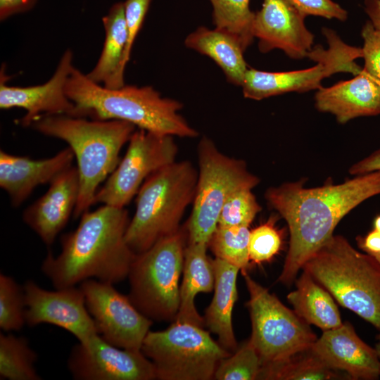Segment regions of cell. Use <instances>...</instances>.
I'll list each match as a JSON object with an SVG mask.
<instances>
[{"mask_svg": "<svg viewBox=\"0 0 380 380\" xmlns=\"http://www.w3.org/2000/svg\"><path fill=\"white\" fill-rule=\"evenodd\" d=\"M375 350L380 360V341L376 344Z\"/></svg>", "mask_w": 380, "mask_h": 380, "instance_id": "cell-43", "label": "cell"}, {"mask_svg": "<svg viewBox=\"0 0 380 380\" xmlns=\"http://www.w3.org/2000/svg\"><path fill=\"white\" fill-rule=\"evenodd\" d=\"M380 170V149L353 165L349 169L351 175H360Z\"/></svg>", "mask_w": 380, "mask_h": 380, "instance_id": "cell-39", "label": "cell"}, {"mask_svg": "<svg viewBox=\"0 0 380 380\" xmlns=\"http://www.w3.org/2000/svg\"><path fill=\"white\" fill-rule=\"evenodd\" d=\"M251 190H239L228 198L220 211L217 226L250 225L261 210V206Z\"/></svg>", "mask_w": 380, "mask_h": 380, "instance_id": "cell-33", "label": "cell"}, {"mask_svg": "<svg viewBox=\"0 0 380 380\" xmlns=\"http://www.w3.org/2000/svg\"><path fill=\"white\" fill-rule=\"evenodd\" d=\"M106 37L101 54L87 76L91 81L109 89L123 87L125 69L122 61L127 43L124 2L114 4L103 19Z\"/></svg>", "mask_w": 380, "mask_h": 380, "instance_id": "cell-24", "label": "cell"}, {"mask_svg": "<svg viewBox=\"0 0 380 380\" xmlns=\"http://www.w3.org/2000/svg\"><path fill=\"white\" fill-rule=\"evenodd\" d=\"M189 49L213 60L224 72L229 82L241 86L248 70L243 49L236 39L217 28L199 27L184 41Z\"/></svg>", "mask_w": 380, "mask_h": 380, "instance_id": "cell-25", "label": "cell"}, {"mask_svg": "<svg viewBox=\"0 0 380 380\" xmlns=\"http://www.w3.org/2000/svg\"><path fill=\"white\" fill-rule=\"evenodd\" d=\"M374 229L380 232V215L376 217L374 222Z\"/></svg>", "mask_w": 380, "mask_h": 380, "instance_id": "cell-42", "label": "cell"}, {"mask_svg": "<svg viewBox=\"0 0 380 380\" xmlns=\"http://www.w3.org/2000/svg\"><path fill=\"white\" fill-rule=\"evenodd\" d=\"M364 39L362 49L365 70L376 82L380 83V30H376L370 21L362 30Z\"/></svg>", "mask_w": 380, "mask_h": 380, "instance_id": "cell-36", "label": "cell"}, {"mask_svg": "<svg viewBox=\"0 0 380 380\" xmlns=\"http://www.w3.org/2000/svg\"><path fill=\"white\" fill-rule=\"evenodd\" d=\"M359 244L369 254L380 253V232L374 229L364 239L360 238Z\"/></svg>", "mask_w": 380, "mask_h": 380, "instance_id": "cell-40", "label": "cell"}, {"mask_svg": "<svg viewBox=\"0 0 380 380\" xmlns=\"http://www.w3.org/2000/svg\"><path fill=\"white\" fill-rule=\"evenodd\" d=\"M72 53L67 50L60 60L52 77L46 83L32 87H11L6 84L4 70H1L0 108H21L26 110L19 123L31 125L42 115H64L76 117L74 103L65 92L67 80L71 73Z\"/></svg>", "mask_w": 380, "mask_h": 380, "instance_id": "cell-16", "label": "cell"}, {"mask_svg": "<svg viewBox=\"0 0 380 380\" xmlns=\"http://www.w3.org/2000/svg\"><path fill=\"white\" fill-rule=\"evenodd\" d=\"M188 243L186 226L136 254L127 278L128 295L144 316L156 322H173L179 307V280Z\"/></svg>", "mask_w": 380, "mask_h": 380, "instance_id": "cell-7", "label": "cell"}, {"mask_svg": "<svg viewBox=\"0 0 380 380\" xmlns=\"http://www.w3.org/2000/svg\"><path fill=\"white\" fill-rule=\"evenodd\" d=\"M281 246V235L270 221L250 231L249 258L255 263L270 260L279 252Z\"/></svg>", "mask_w": 380, "mask_h": 380, "instance_id": "cell-34", "label": "cell"}, {"mask_svg": "<svg viewBox=\"0 0 380 380\" xmlns=\"http://www.w3.org/2000/svg\"><path fill=\"white\" fill-rule=\"evenodd\" d=\"M378 83V82H377ZM379 84L380 85V83H379Z\"/></svg>", "mask_w": 380, "mask_h": 380, "instance_id": "cell-46", "label": "cell"}, {"mask_svg": "<svg viewBox=\"0 0 380 380\" xmlns=\"http://www.w3.org/2000/svg\"><path fill=\"white\" fill-rule=\"evenodd\" d=\"M65 92L75 106L76 117L124 120L139 129L162 135L186 138L198 135L179 113L182 103L162 97L151 87L106 88L74 67Z\"/></svg>", "mask_w": 380, "mask_h": 380, "instance_id": "cell-3", "label": "cell"}, {"mask_svg": "<svg viewBox=\"0 0 380 380\" xmlns=\"http://www.w3.org/2000/svg\"><path fill=\"white\" fill-rule=\"evenodd\" d=\"M26 324L23 286L11 276L0 274V328L4 332L20 330Z\"/></svg>", "mask_w": 380, "mask_h": 380, "instance_id": "cell-32", "label": "cell"}, {"mask_svg": "<svg viewBox=\"0 0 380 380\" xmlns=\"http://www.w3.org/2000/svg\"><path fill=\"white\" fill-rule=\"evenodd\" d=\"M249 236L248 227L217 226L208 241V247L215 258L223 260L243 271L246 270L250 260Z\"/></svg>", "mask_w": 380, "mask_h": 380, "instance_id": "cell-30", "label": "cell"}, {"mask_svg": "<svg viewBox=\"0 0 380 380\" xmlns=\"http://www.w3.org/2000/svg\"><path fill=\"white\" fill-rule=\"evenodd\" d=\"M311 350L329 367L346 372L352 379L374 380L380 376L375 348L365 343L348 322L324 331Z\"/></svg>", "mask_w": 380, "mask_h": 380, "instance_id": "cell-19", "label": "cell"}, {"mask_svg": "<svg viewBox=\"0 0 380 380\" xmlns=\"http://www.w3.org/2000/svg\"><path fill=\"white\" fill-rule=\"evenodd\" d=\"M177 153L173 136L135 130L124 157L98 189L94 204L125 208L148 177L176 161Z\"/></svg>", "mask_w": 380, "mask_h": 380, "instance_id": "cell-12", "label": "cell"}, {"mask_svg": "<svg viewBox=\"0 0 380 380\" xmlns=\"http://www.w3.org/2000/svg\"><path fill=\"white\" fill-rule=\"evenodd\" d=\"M209 1L215 28L236 39L245 51L254 39L252 27L255 13L250 9V0Z\"/></svg>", "mask_w": 380, "mask_h": 380, "instance_id": "cell-29", "label": "cell"}, {"mask_svg": "<svg viewBox=\"0 0 380 380\" xmlns=\"http://www.w3.org/2000/svg\"><path fill=\"white\" fill-rule=\"evenodd\" d=\"M365 11L375 29L380 30V0H365Z\"/></svg>", "mask_w": 380, "mask_h": 380, "instance_id": "cell-41", "label": "cell"}, {"mask_svg": "<svg viewBox=\"0 0 380 380\" xmlns=\"http://www.w3.org/2000/svg\"><path fill=\"white\" fill-rule=\"evenodd\" d=\"M37 0H0V19L30 10Z\"/></svg>", "mask_w": 380, "mask_h": 380, "instance_id": "cell-38", "label": "cell"}, {"mask_svg": "<svg viewBox=\"0 0 380 380\" xmlns=\"http://www.w3.org/2000/svg\"><path fill=\"white\" fill-rule=\"evenodd\" d=\"M197 152V184L185 226L188 243L208 244L225 201L237 191L253 189L260 179L248 170L243 160L224 154L207 137L201 139Z\"/></svg>", "mask_w": 380, "mask_h": 380, "instance_id": "cell-8", "label": "cell"}, {"mask_svg": "<svg viewBox=\"0 0 380 380\" xmlns=\"http://www.w3.org/2000/svg\"><path fill=\"white\" fill-rule=\"evenodd\" d=\"M68 368L76 380H152L153 365L141 350L124 349L99 334L71 350Z\"/></svg>", "mask_w": 380, "mask_h": 380, "instance_id": "cell-14", "label": "cell"}, {"mask_svg": "<svg viewBox=\"0 0 380 380\" xmlns=\"http://www.w3.org/2000/svg\"><path fill=\"white\" fill-rule=\"evenodd\" d=\"M326 365L311 350L296 353L289 357L261 367L258 379L268 380H327L341 377Z\"/></svg>", "mask_w": 380, "mask_h": 380, "instance_id": "cell-27", "label": "cell"}, {"mask_svg": "<svg viewBox=\"0 0 380 380\" xmlns=\"http://www.w3.org/2000/svg\"><path fill=\"white\" fill-rule=\"evenodd\" d=\"M380 194V170L339 184L305 188L301 182L270 187L265 197L286 221L290 241L279 281L291 284L310 257L332 235L339 221L365 200Z\"/></svg>", "mask_w": 380, "mask_h": 380, "instance_id": "cell-1", "label": "cell"}, {"mask_svg": "<svg viewBox=\"0 0 380 380\" xmlns=\"http://www.w3.org/2000/svg\"><path fill=\"white\" fill-rule=\"evenodd\" d=\"M315 98L319 110L334 115L343 124L357 117L380 114V85L363 68L351 80L322 87Z\"/></svg>", "mask_w": 380, "mask_h": 380, "instance_id": "cell-21", "label": "cell"}, {"mask_svg": "<svg viewBox=\"0 0 380 380\" xmlns=\"http://www.w3.org/2000/svg\"><path fill=\"white\" fill-rule=\"evenodd\" d=\"M215 274L213 299L205 309V327L217 336L218 343L234 353L238 348L232 325V311L237 300L236 279L240 269L219 258L213 260Z\"/></svg>", "mask_w": 380, "mask_h": 380, "instance_id": "cell-22", "label": "cell"}, {"mask_svg": "<svg viewBox=\"0 0 380 380\" xmlns=\"http://www.w3.org/2000/svg\"><path fill=\"white\" fill-rule=\"evenodd\" d=\"M31 127L65 141L74 153L80 179L74 218L94 204L99 185L119 164L120 151L137 127L124 120H88L64 115H42Z\"/></svg>", "mask_w": 380, "mask_h": 380, "instance_id": "cell-4", "label": "cell"}, {"mask_svg": "<svg viewBox=\"0 0 380 380\" xmlns=\"http://www.w3.org/2000/svg\"><path fill=\"white\" fill-rule=\"evenodd\" d=\"M261 366L258 353L248 339L234 353L219 362L213 379H258Z\"/></svg>", "mask_w": 380, "mask_h": 380, "instance_id": "cell-31", "label": "cell"}, {"mask_svg": "<svg viewBox=\"0 0 380 380\" xmlns=\"http://www.w3.org/2000/svg\"><path fill=\"white\" fill-rule=\"evenodd\" d=\"M75 155L68 146L52 157L34 160L0 151V186L8 195L11 205L18 208L39 185L50 183L72 166Z\"/></svg>", "mask_w": 380, "mask_h": 380, "instance_id": "cell-20", "label": "cell"}, {"mask_svg": "<svg viewBox=\"0 0 380 380\" xmlns=\"http://www.w3.org/2000/svg\"><path fill=\"white\" fill-rule=\"evenodd\" d=\"M37 355L26 338L0 333V379L40 380L35 369Z\"/></svg>", "mask_w": 380, "mask_h": 380, "instance_id": "cell-28", "label": "cell"}, {"mask_svg": "<svg viewBox=\"0 0 380 380\" xmlns=\"http://www.w3.org/2000/svg\"><path fill=\"white\" fill-rule=\"evenodd\" d=\"M305 17L321 16L327 19L336 18L341 21L347 19L348 13L332 0H290Z\"/></svg>", "mask_w": 380, "mask_h": 380, "instance_id": "cell-37", "label": "cell"}, {"mask_svg": "<svg viewBox=\"0 0 380 380\" xmlns=\"http://www.w3.org/2000/svg\"><path fill=\"white\" fill-rule=\"evenodd\" d=\"M129 221L125 208L103 205L84 212L77 227L61 236V253H48L42 272L55 289L91 279L113 284L123 281L136 255L125 240Z\"/></svg>", "mask_w": 380, "mask_h": 380, "instance_id": "cell-2", "label": "cell"}, {"mask_svg": "<svg viewBox=\"0 0 380 380\" xmlns=\"http://www.w3.org/2000/svg\"><path fill=\"white\" fill-rule=\"evenodd\" d=\"M296 289L289 293L287 299L296 314L308 324L324 331L340 327L343 323L338 308L331 294L322 288L306 271L296 283Z\"/></svg>", "mask_w": 380, "mask_h": 380, "instance_id": "cell-26", "label": "cell"}, {"mask_svg": "<svg viewBox=\"0 0 380 380\" xmlns=\"http://www.w3.org/2000/svg\"><path fill=\"white\" fill-rule=\"evenodd\" d=\"M208 248V244L203 243H188L186 246L179 288V307L175 321L205 327L203 317L196 308L195 298L197 294L208 293L214 289L213 260L207 255Z\"/></svg>", "mask_w": 380, "mask_h": 380, "instance_id": "cell-23", "label": "cell"}, {"mask_svg": "<svg viewBox=\"0 0 380 380\" xmlns=\"http://www.w3.org/2000/svg\"><path fill=\"white\" fill-rule=\"evenodd\" d=\"M241 273L249 293L247 307L252 328L249 339L262 366L310 348L317 336L308 324L253 280L246 270Z\"/></svg>", "mask_w": 380, "mask_h": 380, "instance_id": "cell-10", "label": "cell"}, {"mask_svg": "<svg viewBox=\"0 0 380 380\" xmlns=\"http://www.w3.org/2000/svg\"><path fill=\"white\" fill-rule=\"evenodd\" d=\"M303 270L332 295L380 331V262L332 235L305 262Z\"/></svg>", "mask_w": 380, "mask_h": 380, "instance_id": "cell-5", "label": "cell"}, {"mask_svg": "<svg viewBox=\"0 0 380 380\" xmlns=\"http://www.w3.org/2000/svg\"><path fill=\"white\" fill-rule=\"evenodd\" d=\"M23 288L28 326L53 324L72 334L80 343L87 342L99 334L80 286L49 291L30 280Z\"/></svg>", "mask_w": 380, "mask_h": 380, "instance_id": "cell-15", "label": "cell"}, {"mask_svg": "<svg viewBox=\"0 0 380 380\" xmlns=\"http://www.w3.org/2000/svg\"><path fill=\"white\" fill-rule=\"evenodd\" d=\"M80 288L99 334L118 348L141 350L153 321L136 308L129 296L113 284L93 279L80 283Z\"/></svg>", "mask_w": 380, "mask_h": 380, "instance_id": "cell-13", "label": "cell"}, {"mask_svg": "<svg viewBox=\"0 0 380 380\" xmlns=\"http://www.w3.org/2000/svg\"><path fill=\"white\" fill-rule=\"evenodd\" d=\"M376 338L380 341V333L377 335Z\"/></svg>", "mask_w": 380, "mask_h": 380, "instance_id": "cell-45", "label": "cell"}, {"mask_svg": "<svg viewBox=\"0 0 380 380\" xmlns=\"http://www.w3.org/2000/svg\"><path fill=\"white\" fill-rule=\"evenodd\" d=\"M370 255H373L380 262V253Z\"/></svg>", "mask_w": 380, "mask_h": 380, "instance_id": "cell-44", "label": "cell"}, {"mask_svg": "<svg viewBox=\"0 0 380 380\" xmlns=\"http://www.w3.org/2000/svg\"><path fill=\"white\" fill-rule=\"evenodd\" d=\"M328 48L317 45L308 57L317 62L312 68L302 70L271 72L248 68L242 85L246 98L261 100L290 91L304 92L322 87L323 79L343 72L355 76L362 68L355 59L363 57L362 49L348 45L332 30L323 29Z\"/></svg>", "mask_w": 380, "mask_h": 380, "instance_id": "cell-11", "label": "cell"}, {"mask_svg": "<svg viewBox=\"0 0 380 380\" xmlns=\"http://www.w3.org/2000/svg\"><path fill=\"white\" fill-rule=\"evenodd\" d=\"M203 328L175 321L165 330L148 332L141 350L152 362L156 379H213L219 362L232 353Z\"/></svg>", "mask_w": 380, "mask_h": 380, "instance_id": "cell-9", "label": "cell"}, {"mask_svg": "<svg viewBox=\"0 0 380 380\" xmlns=\"http://www.w3.org/2000/svg\"><path fill=\"white\" fill-rule=\"evenodd\" d=\"M150 3L151 0H126L124 2L127 28V43L122 61L124 69L129 60L132 48L143 25Z\"/></svg>", "mask_w": 380, "mask_h": 380, "instance_id": "cell-35", "label": "cell"}, {"mask_svg": "<svg viewBox=\"0 0 380 380\" xmlns=\"http://www.w3.org/2000/svg\"><path fill=\"white\" fill-rule=\"evenodd\" d=\"M305 18L290 0H263L252 27L260 51L278 49L293 59L308 57L314 36L306 28Z\"/></svg>", "mask_w": 380, "mask_h": 380, "instance_id": "cell-17", "label": "cell"}, {"mask_svg": "<svg viewBox=\"0 0 380 380\" xmlns=\"http://www.w3.org/2000/svg\"><path fill=\"white\" fill-rule=\"evenodd\" d=\"M198 170L189 160L175 161L152 173L136 198V210L125 240L135 254L149 249L180 229V222L193 203Z\"/></svg>", "mask_w": 380, "mask_h": 380, "instance_id": "cell-6", "label": "cell"}, {"mask_svg": "<svg viewBox=\"0 0 380 380\" xmlns=\"http://www.w3.org/2000/svg\"><path fill=\"white\" fill-rule=\"evenodd\" d=\"M80 191L77 167L70 166L50 183L46 192L23 213L24 222L50 246L73 215Z\"/></svg>", "mask_w": 380, "mask_h": 380, "instance_id": "cell-18", "label": "cell"}]
</instances>
